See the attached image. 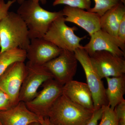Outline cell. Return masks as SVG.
<instances>
[{"instance_id": "ba28073f", "label": "cell", "mask_w": 125, "mask_h": 125, "mask_svg": "<svg viewBox=\"0 0 125 125\" xmlns=\"http://www.w3.org/2000/svg\"><path fill=\"white\" fill-rule=\"evenodd\" d=\"M94 69L101 79L125 75V57L105 51H97L90 56Z\"/></svg>"}, {"instance_id": "cb8c5ba5", "label": "cell", "mask_w": 125, "mask_h": 125, "mask_svg": "<svg viewBox=\"0 0 125 125\" xmlns=\"http://www.w3.org/2000/svg\"><path fill=\"white\" fill-rule=\"evenodd\" d=\"M13 106L9 96L0 89V111L7 110Z\"/></svg>"}, {"instance_id": "7c38bea8", "label": "cell", "mask_w": 125, "mask_h": 125, "mask_svg": "<svg viewBox=\"0 0 125 125\" xmlns=\"http://www.w3.org/2000/svg\"><path fill=\"white\" fill-rule=\"evenodd\" d=\"M65 22L73 23L84 29L90 36L101 29L100 17L83 9L65 6L62 10Z\"/></svg>"}, {"instance_id": "603a6c76", "label": "cell", "mask_w": 125, "mask_h": 125, "mask_svg": "<svg viewBox=\"0 0 125 125\" xmlns=\"http://www.w3.org/2000/svg\"><path fill=\"white\" fill-rule=\"evenodd\" d=\"M114 110L118 120V125H125V100L117 105Z\"/></svg>"}, {"instance_id": "f546056e", "label": "cell", "mask_w": 125, "mask_h": 125, "mask_svg": "<svg viewBox=\"0 0 125 125\" xmlns=\"http://www.w3.org/2000/svg\"><path fill=\"white\" fill-rule=\"evenodd\" d=\"M17 1V2L18 4H19L20 5L23 2H24L25 0H16Z\"/></svg>"}, {"instance_id": "8fae6325", "label": "cell", "mask_w": 125, "mask_h": 125, "mask_svg": "<svg viewBox=\"0 0 125 125\" xmlns=\"http://www.w3.org/2000/svg\"><path fill=\"white\" fill-rule=\"evenodd\" d=\"M62 51L43 38L33 39L26 51L27 59L34 64L43 65L59 55Z\"/></svg>"}, {"instance_id": "2e32d148", "label": "cell", "mask_w": 125, "mask_h": 125, "mask_svg": "<svg viewBox=\"0 0 125 125\" xmlns=\"http://www.w3.org/2000/svg\"><path fill=\"white\" fill-rule=\"evenodd\" d=\"M125 15V5L120 1L101 16V29L117 39L118 27Z\"/></svg>"}, {"instance_id": "4fadbf2b", "label": "cell", "mask_w": 125, "mask_h": 125, "mask_svg": "<svg viewBox=\"0 0 125 125\" xmlns=\"http://www.w3.org/2000/svg\"><path fill=\"white\" fill-rule=\"evenodd\" d=\"M90 37L89 42L83 46L89 56L96 52L105 51L125 57V53L120 48L118 40L106 32L100 29Z\"/></svg>"}, {"instance_id": "3957f363", "label": "cell", "mask_w": 125, "mask_h": 125, "mask_svg": "<svg viewBox=\"0 0 125 125\" xmlns=\"http://www.w3.org/2000/svg\"><path fill=\"white\" fill-rule=\"evenodd\" d=\"M94 112L74 103L62 94L50 109L47 117L57 125H85L90 120Z\"/></svg>"}, {"instance_id": "ac0fdd59", "label": "cell", "mask_w": 125, "mask_h": 125, "mask_svg": "<svg viewBox=\"0 0 125 125\" xmlns=\"http://www.w3.org/2000/svg\"><path fill=\"white\" fill-rule=\"evenodd\" d=\"M27 59L26 51L19 48L8 50L0 54V76L9 66L16 62H24Z\"/></svg>"}, {"instance_id": "ffe728a7", "label": "cell", "mask_w": 125, "mask_h": 125, "mask_svg": "<svg viewBox=\"0 0 125 125\" xmlns=\"http://www.w3.org/2000/svg\"><path fill=\"white\" fill-rule=\"evenodd\" d=\"M91 0H54V6L63 4L70 7L89 10L91 8Z\"/></svg>"}, {"instance_id": "44dd1931", "label": "cell", "mask_w": 125, "mask_h": 125, "mask_svg": "<svg viewBox=\"0 0 125 125\" xmlns=\"http://www.w3.org/2000/svg\"><path fill=\"white\" fill-rule=\"evenodd\" d=\"M103 114L98 125H118V120L114 110L108 105L103 106Z\"/></svg>"}, {"instance_id": "9c48e42d", "label": "cell", "mask_w": 125, "mask_h": 125, "mask_svg": "<svg viewBox=\"0 0 125 125\" xmlns=\"http://www.w3.org/2000/svg\"><path fill=\"white\" fill-rule=\"evenodd\" d=\"M78 62L74 52L62 50L59 55L43 65L54 79L64 85L73 80L77 71Z\"/></svg>"}, {"instance_id": "4dcf8cb0", "label": "cell", "mask_w": 125, "mask_h": 125, "mask_svg": "<svg viewBox=\"0 0 125 125\" xmlns=\"http://www.w3.org/2000/svg\"><path fill=\"white\" fill-rule=\"evenodd\" d=\"M40 123H41L42 125H46V124H45V122H44V119L42 120V121H41V122H40Z\"/></svg>"}, {"instance_id": "30bf717a", "label": "cell", "mask_w": 125, "mask_h": 125, "mask_svg": "<svg viewBox=\"0 0 125 125\" xmlns=\"http://www.w3.org/2000/svg\"><path fill=\"white\" fill-rule=\"evenodd\" d=\"M26 72L24 62L10 65L0 76V89L9 96L14 106L19 102L21 88Z\"/></svg>"}, {"instance_id": "277c9868", "label": "cell", "mask_w": 125, "mask_h": 125, "mask_svg": "<svg viewBox=\"0 0 125 125\" xmlns=\"http://www.w3.org/2000/svg\"><path fill=\"white\" fill-rule=\"evenodd\" d=\"M65 22L63 15L56 19L52 23L43 38L62 50L74 52L76 49L83 48L80 42L86 38V36L80 37L76 36L74 31L78 29L75 26L69 27Z\"/></svg>"}, {"instance_id": "52a82bcc", "label": "cell", "mask_w": 125, "mask_h": 125, "mask_svg": "<svg viewBox=\"0 0 125 125\" xmlns=\"http://www.w3.org/2000/svg\"><path fill=\"white\" fill-rule=\"evenodd\" d=\"M25 64L26 73L21 88L19 101L26 103L35 97L38 93L39 88L43 83L54 77L44 65L34 64L28 61Z\"/></svg>"}, {"instance_id": "7a4b0ae2", "label": "cell", "mask_w": 125, "mask_h": 125, "mask_svg": "<svg viewBox=\"0 0 125 125\" xmlns=\"http://www.w3.org/2000/svg\"><path fill=\"white\" fill-rule=\"evenodd\" d=\"M30 40L24 21L16 12L9 11L0 22V54L15 48L26 51Z\"/></svg>"}, {"instance_id": "d4e9b609", "label": "cell", "mask_w": 125, "mask_h": 125, "mask_svg": "<svg viewBox=\"0 0 125 125\" xmlns=\"http://www.w3.org/2000/svg\"><path fill=\"white\" fill-rule=\"evenodd\" d=\"M16 0H9L5 2L4 0H0V22L6 16L10 7Z\"/></svg>"}, {"instance_id": "d6986e66", "label": "cell", "mask_w": 125, "mask_h": 125, "mask_svg": "<svg viewBox=\"0 0 125 125\" xmlns=\"http://www.w3.org/2000/svg\"><path fill=\"white\" fill-rule=\"evenodd\" d=\"M95 5L87 11L97 14L100 17L120 2L118 0H94Z\"/></svg>"}, {"instance_id": "6da1fadb", "label": "cell", "mask_w": 125, "mask_h": 125, "mask_svg": "<svg viewBox=\"0 0 125 125\" xmlns=\"http://www.w3.org/2000/svg\"><path fill=\"white\" fill-rule=\"evenodd\" d=\"M20 5L16 13L27 25L30 40L43 38L52 22L63 15L62 10L48 11L33 0H25Z\"/></svg>"}, {"instance_id": "7402d4cb", "label": "cell", "mask_w": 125, "mask_h": 125, "mask_svg": "<svg viewBox=\"0 0 125 125\" xmlns=\"http://www.w3.org/2000/svg\"><path fill=\"white\" fill-rule=\"evenodd\" d=\"M117 40L121 50L125 53V15L121 21L117 32Z\"/></svg>"}, {"instance_id": "1f68e13d", "label": "cell", "mask_w": 125, "mask_h": 125, "mask_svg": "<svg viewBox=\"0 0 125 125\" xmlns=\"http://www.w3.org/2000/svg\"><path fill=\"white\" fill-rule=\"evenodd\" d=\"M120 2H122L124 5H125V0H118Z\"/></svg>"}, {"instance_id": "8992f818", "label": "cell", "mask_w": 125, "mask_h": 125, "mask_svg": "<svg viewBox=\"0 0 125 125\" xmlns=\"http://www.w3.org/2000/svg\"><path fill=\"white\" fill-rule=\"evenodd\" d=\"M63 85L54 79L47 81L35 97L25 103L27 108L40 118L47 117L50 109L62 94Z\"/></svg>"}, {"instance_id": "d6a6232c", "label": "cell", "mask_w": 125, "mask_h": 125, "mask_svg": "<svg viewBox=\"0 0 125 125\" xmlns=\"http://www.w3.org/2000/svg\"><path fill=\"white\" fill-rule=\"evenodd\" d=\"M0 125H2V123H1V121H0Z\"/></svg>"}, {"instance_id": "4316f807", "label": "cell", "mask_w": 125, "mask_h": 125, "mask_svg": "<svg viewBox=\"0 0 125 125\" xmlns=\"http://www.w3.org/2000/svg\"><path fill=\"white\" fill-rule=\"evenodd\" d=\"M44 121L45 122L46 125H57V124H54V123H52L50 121L48 117H46L44 118Z\"/></svg>"}, {"instance_id": "484cf974", "label": "cell", "mask_w": 125, "mask_h": 125, "mask_svg": "<svg viewBox=\"0 0 125 125\" xmlns=\"http://www.w3.org/2000/svg\"><path fill=\"white\" fill-rule=\"evenodd\" d=\"M103 108L94 111L92 118L85 125H97L99 121L101 120L103 114Z\"/></svg>"}, {"instance_id": "5bb4252c", "label": "cell", "mask_w": 125, "mask_h": 125, "mask_svg": "<svg viewBox=\"0 0 125 125\" xmlns=\"http://www.w3.org/2000/svg\"><path fill=\"white\" fill-rule=\"evenodd\" d=\"M43 119L31 111L22 101L7 110L0 111V121L3 125H28L40 123Z\"/></svg>"}, {"instance_id": "f1b7e54d", "label": "cell", "mask_w": 125, "mask_h": 125, "mask_svg": "<svg viewBox=\"0 0 125 125\" xmlns=\"http://www.w3.org/2000/svg\"><path fill=\"white\" fill-rule=\"evenodd\" d=\"M28 125H42L41 123L39 122H34L30 123Z\"/></svg>"}, {"instance_id": "e0dca14e", "label": "cell", "mask_w": 125, "mask_h": 125, "mask_svg": "<svg viewBox=\"0 0 125 125\" xmlns=\"http://www.w3.org/2000/svg\"><path fill=\"white\" fill-rule=\"evenodd\" d=\"M106 79L107 83L106 94L108 106L114 110L117 105L125 100V75L107 77Z\"/></svg>"}, {"instance_id": "9a60e30c", "label": "cell", "mask_w": 125, "mask_h": 125, "mask_svg": "<svg viewBox=\"0 0 125 125\" xmlns=\"http://www.w3.org/2000/svg\"><path fill=\"white\" fill-rule=\"evenodd\" d=\"M62 94L80 106L94 111L92 93L86 83L71 81L63 85Z\"/></svg>"}, {"instance_id": "83f0119b", "label": "cell", "mask_w": 125, "mask_h": 125, "mask_svg": "<svg viewBox=\"0 0 125 125\" xmlns=\"http://www.w3.org/2000/svg\"><path fill=\"white\" fill-rule=\"evenodd\" d=\"M35 2H41L42 4L45 5L46 3L47 0H33Z\"/></svg>"}, {"instance_id": "5b68a950", "label": "cell", "mask_w": 125, "mask_h": 125, "mask_svg": "<svg viewBox=\"0 0 125 125\" xmlns=\"http://www.w3.org/2000/svg\"><path fill=\"white\" fill-rule=\"evenodd\" d=\"M74 53L84 71L87 84L92 93L94 111L108 105L106 89L102 79L94 69L89 55L83 48L76 49Z\"/></svg>"}]
</instances>
